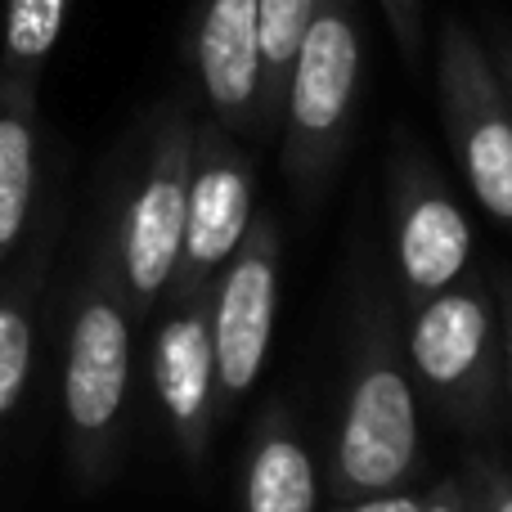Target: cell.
Masks as SVG:
<instances>
[{
    "label": "cell",
    "mask_w": 512,
    "mask_h": 512,
    "mask_svg": "<svg viewBox=\"0 0 512 512\" xmlns=\"http://www.w3.org/2000/svg\"><path fill=\"white\" fill-rule=\"evenodd\" d=\"M382 18H387V32L396 41L400 59L409 68H418L427 54V23H423V0H378Z\"/></svg>",
    "instance_id": "obj_18"
},
{
    "label": "cell",
    "mask_w": 512,
    "mask_h": 512,
    "mask_svg": "<svg viewBox=\"0 0 512 512\" xmlns=\"http://www.w3.org/2000/svg\"><path fill=\"white\" fill-rule=\"evenodd\" d=\"M481 41H486L490 59H495L499 77H504V86L512 95V23H504V18H490L486 32H481Z\"/></svg>",
    "instance_id": "obj_22"
},
{
    "label": "cell",
    "mask_w": 512,
    "mask_h": 512,
    "mask_svg": "<svg viewBox=\"0 0 512 512\" xmlns=\"http://www.w3.org/2000/svg\"><path fill=\"white\" fill-rule=\"evenodd\" d=\"M418 512H472V495H468L463 472H450L436 486L418 490Z\"/></svg>",
    "instance_id": "obj_20"
},
{
    "label": "cell",
    "mask_w": 512,
    "mask_h": 512,
    "mask_svg": "<svg viewBox=\"0 0 512 512\" xmlns=\"http://www.w3.org/2000/svg\"><path fill=\"white\" fill-rule=\"evenodd\" d=\"M72 0H5V27H0V50H5V68L14 77L32 81L50 50L59 45L63 18H68Z\"/></svg>",
    "instance_id": "obj_14"
},
{
    "label": "cell",
    "mask_w": 512,
    "mask_h": 512,
    "mask_svg": "<svg viewBox=\"0 0 512 512\" xmlns=\"http://www.w3.org/2000/svg\"><path fill=\"white\" fill-rule=\"evenodd\" d=\"M490 283H495L499 324H504V396H508V418H512V265H490Z\"/></svg>",
    "instance_id": "obj_19"
},
{
    "label": "cell",
    "mask_w": 512,
    "mask_h": 512,
    "mask_svg": "<svg viewBox=\"0 0 512 512\" xmlns=\"http://www.w3.org/2000/svg\"><path fill=\"white\" fill-rule=\"evenodd\" d=\"M131 396V315L117 283H99L77 306L63 364V414L77 454L113 468Z\"/></svg>",
    "instance_id": "obj_8"
},
{
    "label": "cell",
    "mask_w": 512,
    "mask_h": 512,
    "mask_svg": "<svg viewBox=\"0 0 512 512\" xmlns=\"http://www.w3.org/2000/svg\"><path fill=\"white\" fill-rule=\"evenodd\" d=\"M32 369V324L18 306H0V418L23 396Z\"/></svg>",
    "instance_id": "obj_16"
},
{
    "label": "cell",
    "mask_w": 512,
    "mask_h": 512,
    "mask_svg": "<svg viewBox=\"0 0 512 512\" xmlns=\"http://www.w3.org/2000/svg\"><path fill=\"white\" fill-rule=\"evenodd\" d=\"M194 131H198V99L180 90L176 99L153 113L149 149L135 171V185L126 194L122 225H117L113 261L126 306L135 315H149L162 301L180 256L185 234V194H189V162H194Z\"/></svg>",
    "instance_id": "obj_4"
},
{
    "label": "cell",
    "mask_w": 512,
    "mask_h": 512,
    "mask_svg": "<svg viewBox=\"0 0 512 512\" xmlns=\"http://www.w3.org/2000/svg\"><path fill=\"white\" fill-rule=\"evenodd\" d=\"M418 405L463 436H490L508 418L504 324L490 270H468L400 319Z\"/></svg>",
    "instance_id": "obj_3"
},
{
    "label": "cell",
    "mask_w": 512,
    "mask_h": 512,
    "mask_svg": "<svg viewBox=\"0 0 512 512\" xmlns=\"http://www.w3.org/2000/svg\"><path fill=\"white\" fill-rule=\"evenodd\" d=\"M423 468V405L400 342V301L378 274L360 279L351 310L346 387L337 400V427L328 445V499L382 495L414 486Z\"/></svg>",
    "instance_id": "obj_1"
},
{
    "label": "cell",
    "mask_w": 512,
    "mask_h": 512,
    "mask_svg": "<svg viewBox=\"0 0 512 512\" xmlns=\"http://www.w3.org/2000/svg\"><path fill=\"white\" fill-rule=\"evenodd\" d=\"M256 198V162L243 140L212 117H198L194 162H189L185 194V234L167 288H212L216 274L239 252L252 225Z\"/></svg>",
    "instance_id": "obj_10"
},
{
    "label": "cell",
    "mask_w": 512,
    "mask_h": 512,
    "mask_svg": "<svg viewBox=\"0 0 512 512\" xmlns=\"http://www.w3.org/2000/svg\"><path fill=\"white\" fill-rule=\"evenodd\" d=\"M333 512H418V490L414 486H400V490H382V495L337 499Z\"/></svg>",
    "instance_id": "obj_21"
},
{
    "label": "cell",
    "mask_w": 512,
    "mask_h": 512,
    "mask_svg": "<svg viewBox=\"0 0 512 512\" xmlns=\"http://www.w3.org/2000/svg\"><path fill=\"white\" fill-rule=\"evenodd\" d=\"M364 86L360 0H315L279 104V167L301 207H319L351 153Z\"/></svg>",
    "instance_id": "obj_2"
},
{
    "label": "cell",
    "mask_w": 512,
    "mask_h": 512,
    "mask_svg": "<svg viewBox=\"0 0 512 512\" xmlns=\"http://www.w3.org/2000/svg\"><path fill=\"white\" fill-rule=\"evenodd\" d=\"M324 472L283 400L256 414L239 468V512H319Z\"/></svg>",
    "instance_id": "obj_12"
},
{
    "label": "cell",
    "mask_w": 512,
    "mask_h": 512,
    "mask_svg": "<svg viewBox=\"0 0 512 512\" xmlns=\"http://www.w3.org/2000/svg\"><path fill=\"white\" fill-rule=\"evenodd\" d=\"M162 319L149 346L153 400L162 409L176 454L189 472L207 468L221 427L216 396V346H212V288H167Z\"/></svg>",
    "instance_id": "obj_7"
},
{
    "label": "cell",
    "mask_w": 512,
    "mask_h": 512,
    "mask_svg": "<svg viewBox=\"0 0 512 512\" xmlns=\"http://www.w3.org/2000/svg\"><path fill=\"white\" fill-rule=\"evenodd\" d=\"M463 481H468L472 512H512V468L490 450L463 454Z\"/></svg>",
    "instance_id": "obj_17"
},
{
    "label": "cell",
    "mask_w": 512,
    "mask_h": 512,
    "mask_svg": "<svg viewBox=\"0 0 512 512\" xmlns=\"http://www.w3.org/2000/svg\"><path fill=\"white\" fill-rule=\"evenodd\" d=\"M387 216L400 310L423 306L472 270V225L423 140L396 131L387 158Z\"/></svg>",
    "instance_id": "obj_6"
},
{
    "label": "cell",
    "mask_w": 512,
    "mask_h": 512,
    "mask_svg": "<svg viewBox=\"0 0 512 512\" xmlns=\"http://www.w3.org/2000/svg\"><path fill=\"white\" fill-rule=\"evenodd\" d=\"M32 180H36L32 126L18 113H0V252L23 230L27 207H32Z\"/></svg>",
    "instance_id": "obj_15"
},
{
    "label": "cell",
    "mask_w": 512,
    "mask_h": 512,
    "mask_svg": "<svg viewBox=\"0 0 512 512\" xmlns=\"http://www.w3.org/2000/svg\"><path fill=\"white\" fill-rule=\"evenodd\" d=\"M279 274L283 230L274 216H252L239 252L225 261L212 283V346H216V396L221 423L256 387L270 355L274 319H279Z\"/></svg>",
    "instance_id": "obj_9"
},
{
    "label": "cell",
    "mask_w": 512,
    "mask_h": 512,
    "mask_svg": "<svg viewBox=\"0 0 512 512\" xmlns=\"http://www.w3.org/2000/svg\"><path fill=\"white\" fill-rule=\"evenodd\" d=\"M256 9H261V144H274L283 81L315 0H256Z\"/></svg>",
    "instance_id": "obj_13"
},
{
    "label": "cell",
    "mask_w": 512,
    "mask_h": 512,
    "mask_svg": "<svg viewBox=\"0 0 512 512\" xmlns=\"http://www.w3.org/2000/svg\"><path fill=\"white\" fill-rule=\"evenodd\" d=\"M436 108L454 167L495 225L512 234V95L472 23L436 32Z\"/></svg>",
    "instance_id": "obj_5"
},
{
    "label": "cell",
    "mask_w": 512,
    "mask_h": 512,
    "mask_svg": "<svg viewBox=\"0 0 512 512\" xmlns=\"http://www.w3.org/2000/svg\"><path fill=\"white\" fill-rule=\"evenodd\" d=\"M189 72L203 117L261 144V9L256 0H194Z\"/></svg>",
    "instance_id": "obj_11"
}]
</instances>
